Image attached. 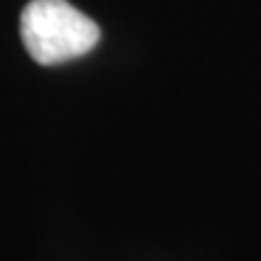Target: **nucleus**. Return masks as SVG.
I'll list each match as a JSON object with an SVG mask.
<instances>
[{"instance_id": "nucleus-1", "label": "nucleus", "mask_w": 261, "mask_h": 261, "mask_svg": "<svg viewBox=\"0 0 261 261\" xmlns=\"http://www.w3.org/2000/svg\"><path fill=\"white\" fill-rule=\"evenodd\" d=\"M19 37L32 61L61 65L99 44V24L68 0H29L19 17Z\"/></svg>"}]
</instances>
